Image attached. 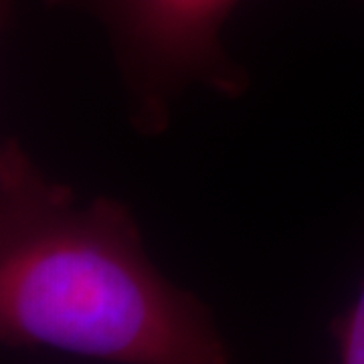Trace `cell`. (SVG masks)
Instances as JSON below:
<instances>
[{
	"mask_svg": "<svg viewBox=\"0 0 364 364\" xmlns=\"http://www.w3.org/2000/svg\"><path fill=\"white\" fill-rule=\"evenodd\" d=\"M0 342L116 364H225L213 312L148 257L130 208L81 205L16 138L0 146Z\"/></svg>",
	"mask_w": 364,
	"mask_h": 364,
	"instance_id": "1",
	"label": "cell"
},
{
	"mask_svg": "<svg viewBox=\"0 0 364 364\" xmlns=\"http://www.w3.org/2000/svg\"><path fill=\"white\" fill-rule=\"evenodd\" d=\"M100 21L112 43L140 134L170 124L172 102L191 85L235 100L249 87L247 71L223 47L225 21L239 0H47Z\"/></svg>",
	"mask_w": 364,
	"mask_h": 364,
	"instance_id": "2",
	"label": "cell"
},
{
	"mask_svg": "<svg viewBox=\"0 0 364 364\" xmlns=\"http://www.w3.org/2000/svg\"><path fill=\"white\" fill-rule=\"evenodd\" d=\"M330 334L340 363L364 364V284L350 308L332 320Z\"/></svg>",
	"mask_w": 364,
	"mask_h": 364,
	"instance_id": "3",
	"label": "cell"
},
{
	"mask_svg": "<svg viewBox=\"0 0 364 364\" xmlns=\"http://www.w3.org/2000/svg\"><path fill=\"white\" fill-rule=\"evenodd\" d=\"M13 6L14 0H2V16L6 21V14H13Z\"/></svg>",
	"mask_w": 364,
	"mask_h": 364,
	"instance_id": "4",
	"label": "cell"
}]
</instances>
